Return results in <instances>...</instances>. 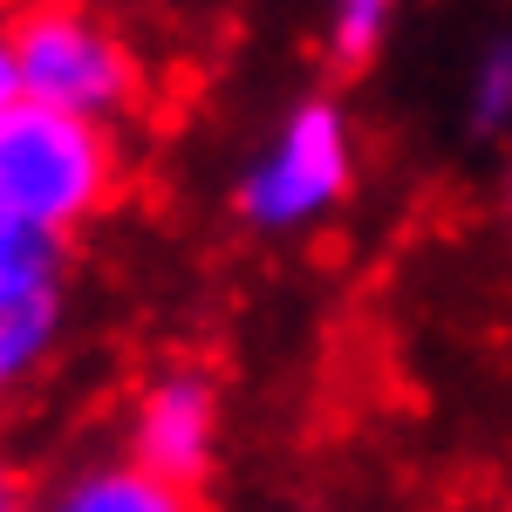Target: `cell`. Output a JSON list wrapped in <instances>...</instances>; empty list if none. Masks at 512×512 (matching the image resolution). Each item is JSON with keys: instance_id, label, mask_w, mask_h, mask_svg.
I'll use <instances>...</instances> for the list:
<instances>
[{"instance_id": "obj_1", "label": "cell", "mask_w": 512, "mask_h": 512, "mask_svg": "<svg viewBox=\"0 0 512 512\" xmlns=\"http://www.w3.org/2000/svg\"><path fill=\"white\" fill-rule=\"evenodd\" d=\"M117 192V137L110 123L14 103L0 117V212L28 233H76Z\"/></svg>"}, {"instance_id": "obj_2", "label": "cell", "mask_w": 512, "mask_h": 512, "mask_svg": "<svg viewBox=\"0 0 512 512\" xmlns=\"http://www.w3.org/2000/svg\"><path fill=\"white\" fill-rule=\"evenodd\" d=\"M14 69H21V103L82 123H110L137 96V55L82 0H41L14 21Z\"/></svg>"}, {"instance_id": "obj_3", "label": "cell", "mask_w": 512, "mask_h": 512, "mask_svg": "<svg viewBox=\"0 0 512 512\" xmlns=\"http://www.w3.org/2000/svg\"><path fill=\"white\" fill-rule=\"evenodd\" d=\"M349 178H355L349 117H342L328 96H308V103H294V117L274 130V144L246 164V178H239V212H246L260 233H301V226H315L321 212L342 205Z\"/></svg>"}, {"instance_id": "obj_4", "label": "cell", "mask_w": 512, "mask_h": 512, "mask_svg": "<svg viewBox=\"0 0 512 512\" xmlns=\"http://www.w3.org/2000/svg\"><path fill=\"white\" fill-rule=\"evenodd\" d=\"M144 472L171 485H198L219 458V383L205 369H164L130 410V451Z\"/></svg>"}, {"instance_id": "obj_5", "label": "cell", "mask_w": 512, "mask_h": 512, "mask_svg": "<svg viewBox=\"0 0 512 512\" xmlns=\"http://www.w3.org/2000/svg\"><path fill=\"white\" fill-rule=\"evenodd\" d=\"M35 512H205V506H198L192 485L144 472L137 458H103V465L69 472Z\"/></svg>"}, {"instance_id": "obj_6", "label": "cell", "mask_w": 512, "mask_h": 512, "mask_svg": "<svg viewBox=\"0 0 512 512\" xmlns=\"http://www.w3.org/2000/svg\"><path fill=\"white\" fill-rule=\"evenodd\" d=\"M396 0H328V62L335 69H369L390 35Z\"/></svg>"}, {"instance_id": "obj_7", "label": "cell", "mask_w": 512, "mask_h": 512, "mask_svg": "<svg viewBox=\"0 0 512 512\" xmlns=\"http://www.w3.org/2000/svg\"><path fill=\"white\" fill-rule=\"evenodd\" d=\"M472 117L485 123V130L512 123V41H492V48L478 55V69H472Z\"/></svg>"}, {"instance_id": "obj_8", "label": "cell", "mask_w": 512, "mask_h": 512, "mask_svg": "<svg viewBox=\"0 0 512 512\" xmlns=\"http://www.w3.org/2000/svg\"><path fill=\"white\" fill-rule=\"evenodd\" d=\"M21 103V69H14V21H0V117Z\"/></svg>"}, {"instance_id": "obj_9", "label": "cell", "mask_w": 512, "mask_h": 512, "mask_svg": "<svg viewBox=\"0 0 512 512\" xmlns=\"http://www.w3.org/2000/svg\"><path fill=\"white\" fill-rule=\"evenodd\" d=\"M0 512H35V506H28V485H21V472L7 465V451H0Z\"/></svg>"}, {"instance_id": "obj_10", "label": "cell", "mask_w": 512, "mask_h": 512, "mask_svg": "<svg viewBox=\"0 0 512 512\" xmlns=\"http://www.w3.org/2000/svg\"><path fill=\"white\" fill-rule=\"evenodd\" d=\"M506 512H512V506H506Z\"/></svg>"}]
</instances>
